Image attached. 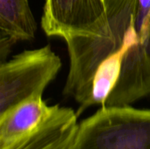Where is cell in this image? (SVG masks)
<instances>
[{
    "mask_svg": "<svg viewBox=\"0 0 150 149\" xmlns=\"http://www.w3.org/2000/svg\"><path fill=\"white\" fill-rule=\"evenodd\" d=\"M73 149H150V110L101 107L79 124Z\"/></svg>",
    "mask_w": 150,
    "mask_h": 149,
    "instance_id": "cell-2",
    "label": "cell"
},
{
    "mask_svg": "<svg viewBox=\"0 0 150 149\" xmlns=\"http://www.w3.org/2000/svg\"><path fill=\"white\" fill-rule=\"evenodd\" d=\"M62 67L50 45L25 50L0 65V115L31 97H42Z\"/></svg>",
    "mask_w": 150,
    "mask_h": 149,
    "instance_id": "cell-3",
    "label": "cell"
},
{
    "mask_svg": "<svg viewBox=\"0 0 150 149\" xmlns=\"http://www.w3.org/2000/svg\"><path fill=\"white\" fill-rule=\"evenodd\" d=\"M107 24L98 36L65 40L69 70L63 94L80 112L127 106L150 96V0H105Z\"/></svg>",
    "mask_w": 150,
    "mask_h": 149,
    "instance_id": "cell-1",
    "label": "cell"
},
{
    "mask_svg": "<svg viewBox=\"0 0 150 149\" xmlns=\"http://www.w3.org/2000/svg\"><path fill=\"white\" fill-rule=\"evenodd\" d=\"M56 107L47 105L42 97H34L1 114L0 149L32 133L50 118Z\"/></svg>",
    "mask_w": 150,
    "mask_h": 149,
    "instance_id": "cell-6",
    "label": "cell"
},
{
    "mask_svg": "<svg viewBox=\"0 0 150 149\" xmlns=\"http://www.w3.org/2000/svg\"><path fill=\"white\" fill-rule=\"evenodd\" d=\"M106 24L105 0H46L41 17L45 33L64 40L101 35Z\"/></svg>",
    "mask_w": 150,
    "mask_h": 149,
    "instance_id": "cell-4",
    "label": "cell"
},
{
    "mask_svg": "<svg viewBox=\"0 0 150 149\" xmlns=\"http://www.w3.org/2000/svg\"><path fill=\"white\" fill-rule=\"evenodd\" d=\"M78 126L72 109L57 105L39 128L3 149H73Z\"/></svg>",
    "mask_w": 150,
    "mask_h": 149,
    "instance_id": "cell-5",
    "label": "cell"
},
{
    "mask_svg": "<svg viewBox=\"0 0 150 149\" xmlns=\"http://www.w3.org/2000/svg\"><path fill=\"white\" fill-rule=\"evenodd\" d=\"M0 31L14 42L34 38L37 24L28 0H0Z\"/></svg>",
    "mask_w": 150,
    "mask_h": 149,
    "instance_id": "cell-7",
    "label": "cell"
}]
</instances>
